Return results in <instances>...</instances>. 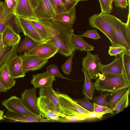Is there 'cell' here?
I'll return each mask as SVG.
<instances>
[{"label": "cell", "instance_id": "obj_5", "mask_svg": "<svg viewBox=\"0 0 130 130\" xmlns=\"http://www.w3.org/2000/svg\"><path fill=\"white\" fill-rule=\"evenodd\" d=\"M88 20L89 24L92 27L99 30L107 37L110 41L111 46L121 45L102 13L95 14L91 17Z\"/></svg>", "mask_w": 130, "mask_h": 130}, {"label": "cell", "instance_id": "obj_47", "mask_svg": "<svg viewBox=\"0 0 130 130\" xmlns=\"http://www.w3.org/2000/svg\"><path fill=\"white\" fill-rule=\"evenodd\" d=\"M4 111L0 110V120H3L5 119L4 118Z\"/></svg>", "mask_w": 130, "mask_h": 130}, {"label": "cell", "instance_id": "obj_41", "mask_svg": "<svg viewBox=\"0 0 130 130\" xmlns=\"http://www.w3.org/2000/svg\"><path fill=\"white\" fill-rule=\"evenodd\" d=\"M94 111L98 112H104L106 114L110 113L113 114L114 113V111L112 109L110 108L107 106H102L98 105L93 102Z\"/></svg>", "mask_w": 130, "mask_h": 130}, {"label": "cell", "instance_id": "obj_30", "mask_svg": "<svg viewBox=\"0 0 130 130\" xmlns=\"http://www.w3.org/2000/svg\"><path fill=\"white\" fill-rule=\"evenodd\" d=\"M123 69V74L130 86V52L126 50L122 55Z\"/></svg>", "mask_w": 130, "mask_h": 130}, {"label": "cell", "instance_id": "obj_17", "mask_svg": "<svg viewBox=\"0 0 130 130\" xmlns=\"http://www.w3.org/2000/svg\"><path fill=\"white\" fill-rule=\"evenodd\" d=\"M75 7L69 11L56 14L52 20L62 26L69 28H73L75 19Z\"/></svg>", "mask_w": 130, "mask_h": 130}, {"label": "cell", "instance_id": "obj_28", "mask_svg": "<svg viewBox=\"0 0 130 130\" xmlns=\"http://www.w3.org/2000/svg\"><path fill=\"white\" fill-rule=\"evenodd\" d=\"M25 36L24 39L18 44L17 48V52L19 56L23 52L32 49L40 43L27 35Z\"/></svg>", "mask_w": 130, "mask_h": 130}, {"label": "cell", "instance_id": "obj_15", "mask_svg": "<svg viewBox=\"0 0 130 130\" xmlns=\"http://www.w3.org/2000/svg\"><path fill=\"white\" fill-rule=\"evenodd\" d=\"M4 118L14 122H51L53 121L36 116L14 112L9 110L4 115Z\"/></svg>", "mask_w": 130, "mask_h": 130}, {"label": "cell", "instance_id": "obj_49", "mask_svg": "<svg viewBox=\"0 0 130 130\" xmlns=\"http://www.w3.org/2000/svg\"><path fill=\"white\" fill-rule=\"evenodd\" d=\"M130 0H128V6H129V12H130Z\"/></svg>", "mask_w": 130, "mask_h": 130}, {"label": "cell", "instance_id": "obj_38", "mask_svg": "<svg viewBox=\"0 0 130 130\" xmlns=\"http://www.w3.org/2000/svg\"><path fill=\"white\" fill-rule=\"evenodd\" d=\"M100 4L102 13H110L112 12V4L110 0H98Z\"/></svg>", "mask_w": 130, "mask_h": 130}, {"label": "cell", "instance_id": "obj_7", "mask_svg": "<svg viewBox=\"0 0 130 130\" xmlns=\"http://www.w3.org/2000/svg\"><path fill=\"white\" fill-rule=\"evenodd\" d=\"M58 49L49 40L40 43L32 49L24 52V54L34 55L41 58L48 60L54 56Z\"/></svg>", "mask_w": 130, "mask_h": 130}, {"label": "cell", "instance_id": "obj_10", "mask_svg": "<svg viewBox=\"0 0 130 130\" xmlns=\"http://www.w3.org/2000/svg\"><path fill=\"white\" fill-rule=\"evenodd\" d=\"M34 10L36 20L52 19L56 14L51 0H39L38 6Z\"/></svg>", "mask_w": 130, "mask_h": 130}, {"label": "cell", "instance_id": "obj_48", "mask_svg": "<svg viewBox=\"0 0 130 130\" xmlns=\"http://www.w3.org/2000/svg\"><path fill=\"white\" fill-rule=\"evenodd\" d=\"M4 46L3 44L2 34H0V47Z\"/></svg>", "mask_w": 130, "mask_h": 130}, {"label": "cell", "instance_id": "obj_9", "mask_svg": "<svg viewBox=\"0 0 130 130\" xmlns=\"http://www.w3.org/2000/svg\"><path fill=\"white\" fill-rule=\"evenodd\" d=\"M2 104L8 110L10 111L26 115L41 117L30 111L23 103L21 98L16 96H11L9 98L3 101Z\"/></svg>", "mask_w": 130, "mask_h": 130}, {"label": "cell", "instance_id": "obj_25", "mask_svg": "<svg viewBox=\"0 0 130 130\" xmlns=\"http://www.w3.org/2000/svg\"><path fill=\"white\" fill-rule=\"evenodd\" d=\"M81 71L83 72L85 77L84 84L83 87V93L90 100H92L93 94L95 90L94 83L91 81L88 74L83 68Z\"/></svg>", "mask_w": 130, "mask_h": 130}, {"label": "cell", "instance_id": "obj_32", "mask_svg": "<svg viewBox=\"0 0 130 130\" xmlns=\"http://www.w3.org/2000/svg\"><path fill=\"white\" fill-rule=\"evenodd\" d=\"M9 25L17 34L19 35L23 31L19 23L17 16L14 14L8 21L7 25Z\"/></svg>", "mask_w": 130, "mask_h": 130}, {"label": "cell", "instance_id": "obj_39", "mask_svg": "<svg viewBox=\"0 0 130 130\" xmlns=\"http://www.w3.org/2000/svg\"><path fill=\"white\" fill-rule=\"evenodd\" d=\"M46 71L48 72L55 77H57L63 79L71 80L63 76L59 72L57 66L56 65L52 64L49 65L46 68Z\"/></svg>", "mask_w": 130, "mask_h": 130}, {"label": "cell", "instance_id": "obj_24", "mask_svg": "<svg viewBox=\"0 0 130 130\" xmlns=\"http://www.w3.org/2000/svg\"><path fill=\"white\" fill-rule=\"evenodd\" d=\"M71 41L76 50L81 51H90L94 50V47L87 42L81 35H77L73 34L71 37Z\"/></svg>", "mask_w": 130, "mask_h": 130}, {"label": "cell", "instance_id": "obj_23", "mask_svg": "<svg viewBox=\"0 0 130 130\" xmlns=\"http://www.w3.org/2000/svg\"><path fill=\"white\" fill-rule=\"evenodd\" d=\"M2 34L4 46L14 45L19 43L21 40L19 35L15 32L9 25L5 27Z\"/></svg>", "mask_w": 130, "mask_h": 130}, {"label": "cell", "instance_id": "obj_42", "mask_svg": "<svg viewBox=\"0 0 130 130\" xmlns=\"http://www.w3.org/2000/svg\"><path fill=\"white\" fill-rule=\"evenodd\" d=\"M82 36L94 40H98L101 38L97 30L95 29L87 30L84 33Z\"/></svg>", "mask_w": 130, "mask_h": 130}, {"label": "cell", "instance_id": "obj_11", "mask_svg": "<svg viewBox=\"0 0 130 130\" xmlns=\"http://www.w3.org/2000/svg\"><path fill=\"white\" fill-rule=\"evenodd\" d=\"M36 89L34 87L26 89L21 94V99L23 103L30 111L41 117L38 106V99L36 95Z\"/></svg>", "mask_w": 130, "mask_h": 130}, {"label": "cell", "instance_id": "obj_20", "mask_svg": "<svg viewBox=\"0 0 130 130\" xmlns=\"http://www.w3.org/2000/svg\"><path fill=\"white\" fill-rule=\"evenodd\" d=\"M17 17L24 35H27L39 43L44 42L28 20L17 16Z\"/></svg>", "mask_w": 130, "mask_h": 130}, {"label": "cell", "instance_id": "obj_33", "mask_svg": "<svg viewBox=\"0 0 130 130\" xmlns=\"http://www.w3.org/2000/svg\"><path fill=\"white\" fill-rule=\"evenodd\" d=\"M89 98L85 96L81 99H74L78 104L90 112L94 111L93 104L89 101Z\"/></svg>", "mask_w": 130, "mask_h": 130}, {"label": "cell", "instance_id": "obj_36", "mask_svg": "<svg viewBox=\"0 0 130 130\" xmlns=\"http://www.w3.org/2000/svg\"><path fill=\"white\" fill-rule=\"evenodd\" d=\"M128 89L127 88H123L115 94L108 102L107 106L112 109L116 102L127 91Z\"/></svg>", "mask_w": 130, "mask_h": 130}, {"label": "cell", "instance_id": "obj_6", "mask_svg": "<svg viewBox=\"0 0 130 130\" xmlns=\"http://www.w3.org/2000/svg\"><path fill=\"white\" fill-rule=\"evenodd\" d=\"M38 99V106L42 118L54 122H59L60 117H63L67 116L59 112L46 96H41Z\"/></svg>", "mask_w": 130, "mask_h": 130}, {"label": "cell", "instance_id": "obj_1", "mask_svg": "<svg viewBox=\"0 0 130 130\" xmlns=\"http://www.w3.org/2000/svg\"><path fill=\"white\" fill-rule=\"evenodd\" d=\"M37 20L44 27L49 40L57 48L58 53L68 57L76 50L71 41L73 29L66 27L52 19Z\"/></svg>", "mask_w": 130, "mask_h": 130}, {"label": "cell", "instance_id": "obj_8", "mask_svg": "<svg viewBox=\"0 0 130 130\" xmlns=\"http://www.w3.org/2000/svg\"><path fill=\"white\" fill-rule=\"evenodd\" d=\"M83 67L87 72L91 79H96L100 73L99 66L101 63L97 54H93L87 51L86 57L82 60Z\"/></svg>", "mask_w": 130, "mask_h": 130}, {"label": "cell", "instance_id": "obj_34", "mask_svg": "<svg viewBox=\"0 0 130 130\" xmlns=\"http://www.w3.org/2000/svg\"><path fill=\"white\" fill-rule=\"evenodd\" d=\"M87 115L66 116L63 117H60L59 122H80L86 120Z\"/></svg>", "mask_w": 130, "mask_h": 130}, {"label": "cell", "instance_id": "obj_29", "mask_svg": "<svg viewBox=\"0 0 130 130\" xmlns=\"http://www.w3.org/2000/svg\"><path fill=\"white\" fill-rule=\"evenodd\" d=\"M130 89L128 88L126 93L114 105L112 109L116 113H118L126 108L129 104V95Z\"/></svg>", "mask_w": 130, "mask_h": 130}, {"label": "cell", "instance_id": "obj_19", "mask_svg": "<svg viewBox=\"0 0 130 130\" xmlns=\"http://www.w3.org/2000/svg\"><path fill=\"white\" fill-rule=\"evenodd\" d=\"M7 65L10 74L14 78L23 77L25 75L23 71L21 56L17 55Z\"/></svg>", "mask_w": 130, "mask_h": 130}, {"label": "cell", "instance_id": "obj_13", "mask_svg": "<svg viewBox=\"0 0 130 130\" xmlns=\"http://www.w3.org/2000/svg\"><path fill=\"white\" fill-rule=\"evenodd\" d=\"M14 14L27 19H36L34 9L29 0H16Z\"/></svg>", "mask_w": 130, "mask_h": 130}, {"label": "cell", "instance_id": "obj_51", "mask_svg": "<svg viewBox=\"0 0 130 130\" xmlns=\"http://www.w3.org/2000/svg\"><path fill=\"white\" fill-rule=\"evenodd\" d=\"M7 0H5V1H6ZM14 0L16 1V0Z\"/></svg>", "mask_w": 130, "mask_h": 130}, {"label": "cell", "instance_id": "obj_12", "mask_svg": "<svg viewBox=\"0 0 130 130\" xmlns=\"http://www.w3.org/2000/svg\"><path fill=\"white\" fill-rule=\"evenodd\" d=\"M23 71L25 74L28 71H34L40 69L48 62V60L38 57L23 54L21 56Z\"/></svg>", "mask_w": 130, "mask_h": 130}, {"label": "cell", "instance_id": "obj_16", "mask_svg": "<svg viewBox=\"0 0 130 130\" xmlns=\"http://www.w3.org/2000/svg\"><path fill=\"white\" fill-rule=\"evenodd\" d=\"M32 76L30 83L36 89L52 86L53 82L56 80L54 76L46 71Z\"/></svg>", "mask_w": 130, "mask_h": 130}, {"label": "cell", "instance_id": "obj_2", "mask_svg": "<svg viewBox=\"0 0 130 130\" xmlns=\"http://www.w3.org/2000/svg\"><path fill=\"white\" fill-rule=\"evenodd\" d=\"M94 83L95 90L113 94L123 88L130 89V86L123 74L100 73Z\"/></svg>", "mask_w": 130, "mask_h": 130}, {"label": "cell", "instance_id": "obj_21", "mask_svg": "<svg viewBox=\"0 0 130 130\" xmlns=\"http://www.w3.org/2000/svg\"><path fill=\"white\" fill-rule=\"evenodd\" d=\"M15 9L8 7L5 2H0V34L7 25L8 20L15 14Z\"/></svg>", "mask_w": 130, "mask_h": 130}, {"label": "cell", "instance_id": "obj_44", "mask_svg": "<svg viewBox=\"0 0 130 130\" xmlns=\"http://www.w3.org/2000/svg\"><path fill=\"white\" fill-rule=\"evenodd\" d=\"M115 6L121 8H127L128 5L127 0H113Z\"/></svg>", "mask_w": 130, "mask_h": 130}, {"label": "cell", "instance_id": "obj_50", "mask_svg": "<svg viewBox=\"0 0 130 130\" xmlns=\"http://www.w3.org/2000/svg\"><path fill=\"white\" fill-rule=\"evenodd\" d=\"M77 0L79 1H87L88 0Z\"/></svg>", "mask_w": 130, "mask_h": 130}, {"label": "cell", "instance_id": "obj_3", "mask_svg": "<svg viewBox=\"0 0 130 130\" xmlns=\"http://www.w3.org/2000/svg\"><path fill=\"white\" fill-rule=\"evenodd\" d=\"M102 13L114 32L119 44L130 52V33L127 30L126 23L110 13Z\"/></svg>", "mask_w": 130, "mask_h": 130}, {"label": "cell", "instance_id": "obj_22", "mask_svg": "<svg viewBox=\"0 0 130 130\" xmlns=\"http://www.w3.org/2000/svg\"><path fill=\"white\" fill-rule=\"evenodd\" d=\"M56 14L68 12L77 5L78 1L70 0H51Z\"/></svg>", "mask_w": 130, "mask_h": 130}, {"label": "cell", "instance_id": "obj_4", "mask_svg": "<svg viewBox=\"0 0 130 130\" xmlns=\"http://www.w3.org/2000/svg\"><path fill=\"white\" fill-rule=\"evenodd\" d=\"M54 91L61 110L67 116L86 115L90 112L81 106L67 94L62 93L58 90H54Z\"/></svg>", "mask_w": 130, "mask_h": 130}, {"label": "cell", "instance_id": "obj_18", "mask_svg": "<svg viewBox=\"0 0 130 130\" xmlns=\"http://www.w3.org/2000/svg\"><path fill=\"white\" fill-rule=\"evenodd\" d=\"M19 43L0 47V72L5 65L18 55L17 50Z\"/></svg>", "mask_w": 130, "mask_h": 130}, {"label": "cell", "instance_id": "obj_35", "mask_svg": "<svg viewBox=\"0 0 130 130\" xmlns=\"http://www.w3.org/2000/svg\"><path fill=\"white\" fill-rule=\"evenodd\" d=\"M113 94L110 92H106L104 93H101L98 96L92 98V100L96 104L104 106H107L108 102L106 101L107 97L110 95H112Z\"/></svg>", "mask_w": 130, "mask_h": 130}, {"label": "cell", "instance_id": "obj_43", "mask_svg": "<svg viewBox=\"0 0 130 130\" xmlns=\"http://www.w3.org/2000/svg\"><path fill=\"white\" fill-rule=\"evenodd\" d=\"M106 114L104 112H90L87 115L86 120H92L96 119H101L103 116Z\"/></svg>", "mask_w": 130, "mask_h": 130}, {"label": "cell", "instance_id": "obj_45", "mask_svg": "<svg viewBox=\"0 0 130 130\" xmlns=\"http://www.w3.org/2000/svg\"><path fill=\"white\" fill-rule=\"evenodd\" d=\"M29 1L34 10L38 6L39 0H29Z\"/></svg>", "mask_w": 130, "mask_h": 130}, {"label": "cell", "instance_id": "obj_52", "mask_svg": "<svg viewBox=\"0 0 130 130\" xmlns=\"http://www.w3.org/2000/svg\"><path fill=\"white\" fill-rule=\"evenodd\" d=\"M75 0V1H77V0Z\"/></svg>", "mask_w": 130, "mask_h": 130}, {"label": "cell", "instance_id": "obj_31", "mask_svg": "<svg viewBox=\"0 0 130 130\" xmlns=\"http://www.w3.org/2000/svg\"><path fill=\"white\" fill-rule=\"evenodd\" d=\"M44 42L49 40L47 33L44 27L36 19H27Z\"/></svg>", "mask_w": 130, "mask_h": 130}, {"label": "cell", "instance_id": "obj_40", "mask_svg": "<svg viewBox=\"0 0 130 130\" xmlns=\"http://www.w3.org/2000/svg\"><path fill=\"white\" fill-rule=\"evenodd\" d=\"M126 50V48L122 45L116 46H109L108 53L110 56H116Z\"/></svg>", "mask_w": 130, "mask_h": 130}, {"label": "cell", "instance_id": "obj_26", "mask_svg": "<svg viewBox=\"0 0 130 130\" xmlns=\"http://www.w3.org/2000/svg\"><path fill=\"white\" fill-rule=\"evenodd\" d=\"M0 79L7 90L11 89L15 84V81L10 74L7 65L0 72Z\"/></svg>", "mask_w": 130, "mask_h": 130}, {"label": "cell", "instance_id": "obj_27", "mask_svg": "<svg viewBox=\"0 0 130 130\" xmlns=\"http://www.w3.org/2000/svg\"><path fill=\"white\" fill-rule=\"evenodd\" d=\"M40 89L39 91V96H46L53 103L59 112L64 114L60 108L58 100L55 94L52 86L41 88Z\"/></svg>", "mask_w": 130, "mask_h": 130}, {"label": "cell", "instance_id": "obj_37", "mask_svg": "<svg viewBox=\"0 0 130 130\" xmlns=\"http://www.w3.org/2000/svg\"><path fill=\"white\" fill-rule=\"evenodd\" d=\"M76 51V50L69 56V58L61 66V68L62 71L67 74H70L71 71L73 63V58Z\"/></svg>", "mask_w": 130, "mask_h": 130}, {"label": "cell", "instance_id": "obj_14", "mask_svg": "<svg viewBox=\"0 0 130 130\" xmlns=\"http://www.w3.org/2000/svg\"><path fill=\"white\" fill-rule=\"evenodd\" d=\"M123 53L116 56L113 60L109 64L104 65L101 63L99 66L100 72L103 74H123Z\"/></svg>", "mask_w": 130, "mask_h": 130}, {"label": "cell", "instance_id": "obj_46", "mask_svg": "<svg viewBox=\"0 0 130 130\" xmlns=\"http://www.w3.org/2000/svg\"><path fill=\"white\" fill-rule=\"evenodd\" d=\"M7 90L0 79V92H6L7 91Z\"/></svg>", "mask_w": 130, "mask_h": 130}]
</instances>
